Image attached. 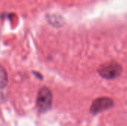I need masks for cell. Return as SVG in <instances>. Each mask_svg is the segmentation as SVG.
<instances>
[{"label": "cell", "instance_id": "7a4b0ae2", "mask_svg": "<svg viewBox=\"0 0 127 126\" xmlns=\"http://www.w3.org/2000/svg\"><path fill=\"white\" fill-rule=\"evenodd\" d=\"M98 73L104 79H114L121 74L122 67L115 62H110L101 65L98 69Z\"/></svg>", "mask_w": 127, "mask_h": 126}, {"label": "cell", "instance_id": "5b68a950", "mask_svg": "<svg viewBox=\"0 0 127 126\" xmlns=\"http://www.w3.org/2000/svg\"><path fill=\"white\" fill-rule=\"evenodd\" d=\"M49 19V22L52 25H54V26H58V25H62V22H63V19L61 17H60L59 16H57V15H51L48 16Z\"/></svg>", "mask_w": 127, "mask_h": 126}, {"label": "cell", "instance_id": "3957f363", "mask_svg": "<svg viewBox=\"0 0 127 126\" xmlns=\"http://www.w3.org/2000/svg\"><path fill=\"white\" fill-rule=\"evenodd\" d=\"M114 105V102L109 97H100L94 100L91 105L90 111L92 114H97L111 108Z\"/></svg>", "mask_w": 127, "mask_h": 126}, {"label": "cell", "instance_id": "277c9868", "mask_svg": "<svg viewBox=\"0 0 127 126\" xmlns=\"http://www.w3.org/2000/svg\"><path fill=\"white\" fill-rule=\"evenodd\" d=\"M8 82V77L7 74L5 69L0 65V89L4 88Z\"/></svg>", "mask_w": 127, "mask_h": 126}, {"label": "cell", "instance_id": "6da1fadb", "mask_svg": "<svg viewBox=\"0 0 127 126\" xmlns=\"http://www.w3.org/2000/svg\"><path fill=\"white\" fill-rule=\"evenodd\" d=\"M53 102V95L51 90L48 88L43 87L42 88L36 97V108L41 113H45L48 111L52 105Z\"/></svg>", "mask_w": 127, "mask_h": 126}]
</instances>
